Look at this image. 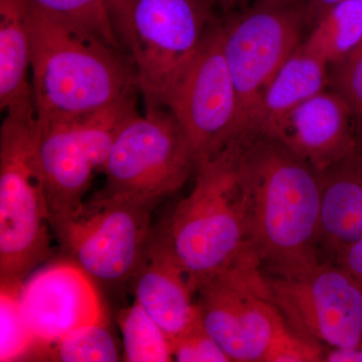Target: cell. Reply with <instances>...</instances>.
Masks as SVG:
<instances>
[{"label": "cell", "mask_w": 362, "mask_h": 362, "mask_svg": "<svg viewBox=\"0 0 362 362\" xmlns=\"http://www.w3.org/2000/svg\"><path fill=\"white\" fill-rule=\"evenodd\" d=\"M240 138L252 254L266 275H302L323 261L320 173L271 136Z\"/></svg>", "instance_id": "6da1fadb"}, {"label": "cell", "mask_w": 362, "mask_h": 362, "mask_svg": "<svg viewBox=\"0 0 362 362\" xmlns=\"http://www.w3.org/2000/svg\"><path fill=\"white\" fill-rule=\"evenodd\" d=\"M30 32L37 121L93 113L138 88L132 59H126L119 47L33 1Z\"/></svg>", "instance_id": "7a4b0ae2"}, {"label": "cell", "mask_w": 362, "mask_h": 362, "mask_svg": "<svg viewBox=\"0 0 362 362\" xmlns=\"http://www.w3.org/2000/svg\"><path fill=\"white\" fill-rule=\"evenodd\" d=\"M240 152L239 137L199 163L192 192L176 204L159 233H152L187 273L195 291L228 267L256 258L250 243L249 194Z\"/></svg>", "instance_id": "3957f363"}, {"label": "cell", "mask_w": 362, "mask_h": 362, "mask_svg": "<svg viewBox=\"0 0 362 362\" xmlns=\"http://www.w3.org/2000/svg\"><path fill=\"white\" fill-rule=\"evenodd\" d=\"M35 139V116L6 115L0 129V285H23L54 255Z\"/></svg>", "instance_id": "277c9868"}, {"label": "cell", "mask_w": 362, "mask_h": 362, "mask_svg": "<svg viewBox=\"0 0 362 362\" xmlns=\"http://www.w3.org/2000/svg\"><path fill=\"white\" fill-rule=\"evenodd\" d=\"M158 204L100 190L52 226L65 258L106 288L130 283L149 246Z\"/></svg>", "instance_id": "5b68a950"}, {"label": "cell", "mask_w": 362, "mask_h": 362, "mask_svg": "<svg viewBox=\"0 0 362 362\" xmlns=\"http://www.w3.org/2000/svg\"><path fill=\"white\" fill-rule=\"evenodd\" d=\"M197 159L185 130L164 106H147L124 121L102 173L103 192L159 204L195 173Z\"/></svg>", "instance_id": "8992f818"}, {"label": "cell", "mask_w": 362, "mask_h": 362, "mask_svg": "<svg viewBox=\"0 0 362 362\" xmlns=\"http://www.w3.org/2000/svg\"><path fill=\"white\" fill-rule=\"evenodd\" d=\"M137 111L135 93L101 110L37 121L35 153L51 226L85 201L95 173H102L124 121Z\"/></svg>", "instance_id": "52a82bcc"}, {"label": "cell", "mask_w": 362, "mask_h": 362, "mask_svg": "<svg viewBox=\"0 0 362 362\" xmlns=\"http://www.w3.org/2000/svg\"><path fill=\"white\" fill-rule=\"evenodd\" d=\"M216 0H133L123 42L147 106H162L168 90L213 25Z\"/></svg>", "instance_id": "ba28073f"}, {"label": "cell", "mask_w": 362, "mask_h": 362, "mask_svg": "<svg viewBox=\"0 0 362 362\" xmlns=\"http://www.w3.org/2000/svg\"><path fill=\"white\" fill-rule=\"evenodd\" d=\"M197 304L204 330L230 361L264 362L286 322L256 259H243L204 283Z\"/></svg>", "instance_id": "9c48e42d"}, {"label": "cell", "mask_w": 362, "mask_h": 362, "mask_svg": "<svg viewBox=\"0 0 362 362\" xmlns=\"http://www.w3.org/2000/svg\"><path fill=\"white\" fill-rule=\"evenodd\" d=\"M162 106L185 130L197 165L242 135L239 99L223 54L221 25L207 30Z\"/></svg>", "instance_id": "30bf717a"}, {"label": "cell", "mask_w": 362, "mask_h": 362, "mask_svg": "<svg viewBox=\"0 0 362 362\" xmlns=\"http://www.w3.org/2000/svg\"><path fill=\"white\" fill-rule=\"evenodd\" d=\"M304 1H256L221 25L223 54L239 99L242 135L251 129L272 78L302 44Z\"/></svg>", "instance_id": "8fae6325"}, {"label": "cell", "mask_w": 362, "mask_h": 362, "mask_svg": "<svg viewBox=\"0 0 362 362\" xmlns=\"http://www.w3.org/2000/svg\"><path fill=\"white\" fill-rule=\"evenodd\" d=\"M266 279L274 304L297 334L329 347L362 344V286L334 262L296 277Z\"/></svg>", "instance_id": "7c38bea8"}, {"label": "cell", "mask_w": 362, "mask_h": 362, "mask_svg": "<svg viewBox=\"0 0 362 362\" xmlns=\"http://www.w3.org/2000/svg\"><path fill=\"white\" fill-rule=\"evenodd\" d=\"M20 299L39 342L33 361L42 347L71 331L108 320L96 282L65 257L33 272L21 285Z\"/></svg>", "instance_id": "4fadbf2b"}, {"label": "cell", "mask_w": 362, "mask_h": 362, "mask_svg": "<svg viewBox=\"0 0 362 362\" xmlns=\"http://www.w3.org/2000/svg\"><path fill=\"white\" fill-rule=\"evenodd\" d=\"M263 134L275 138L318 173L337 163L357 145L351 108L332 89L295 107Z\"/></svg>", "instance_id": "5bb4252c"}, {"label": "cell", "mask_w": 362, "mask_h": 362, "mask_svg": "<svg viewBox=\"0 0 362 362\" xmlns=\"http://www.w3.org/2000/svg\"><path fill=\"white\" fill-rule=\"evenodd\" d=\"M130 283L134 301L153 319L170 343L201 323L197 291L189 278L152 237Z\"/></svg>", "instance_id": "9a60e30c"}, {"label": "cell", "mask_w": 362, "mask_h": 362, "mask_svg": "<svg viewBox=\"0 0 362 362\" xmlns=\"http://www.w3.org/2000/svg\"><path fill=\"white\" fill-rule=\"evenodd\" d=\"M320 247L325 261L362 238V144L321 171ZM324 261V259H323Z\"/></svg>", "instance_id": "2e32d148"}, {"label": "cell", "mask_w": 362, "mask_h": 362, "mask_svg": "<svg viewBox=\"0 0 362 362\" xmlns=\"http://www.w3.org/2000/svg\"><path fill=\"white\" fill-rule=\"evenodd\" d=\"M30 0H0V109L35 117L32 84Z\"/></svg>", "instance_id": "e0dca14e"}, {"label": "cell", "mask_w": 362, "mask_h": 362, "mask_svg": "<svg viewBox=\"0 0 362 362\" xmlns=\"http://www.w3.org/2000/svg\"><path fill=\"white\" fill-rule=\"evenodd\" d=\"M329 85V64L302 42L272 78L249 132L263 134L281 117Z\"/></svg>", "instance_id": "ac0fdd59"}, {"label": "cell", "mask_w": 362, "mask_h": 362, "mask_svg": "<svg viewBox=\"0 0 362 362\" xmlns=\"http://www.w3.org/2000/svg\"><path fill=\"white\" fill-rule=\"evenodd\" d=\"M304 44L330 66L337 65L362 42V0L333 6L311 26Z\"/></svg>", "instance_id": "d6986e66"}, {"label": "cell", "mask_w": 362, "mask_h": 362, "mask_svg": "<svg viewBox=\"0 0 362 362\" xmlns=\"http://www.w3.org/2000/svg\"><path fill=\"white\" fill-rule=\"evenodd\" d=\"M121 358L107 320L83 326L42 347L37 361L115 362Z\"/></svg>", "instance_id": "ffe728a7"}, {"label": "cell", "mask_w": 362, "mask_h": 362, "mask_svg": "<svg viewBox=\"0 0 362 362\" xmlns=\"http://www.w3.org/2000/svg\"><path fill=\"white\" fill-rule=\"evenodd\" d=\"M122 358L127 362L173 361L170 340L137 302L119 313Z\"/></svg>", "instance_id": "44dd1931"}, {"label": "cell", "mask_w": 362, "mask_h": 362, "mask_svg": "<svg viewBox=\"0 0 362 362\" xmlns=\"http://www.w3.org/2000/svg\"><path fill=\"white\" fill-rule=\"evenodd\" d=\"M21 286L0 285V361H32L39 342L21 308Z\"/></svg>", "instance_id": "7402d4cb"}, {"label": "cell", "mask_w": 362, "mask_h": 362, "mask_svg": "<svg viewBox=\"0 0 362 362\" xmlns=\"http://www.w3.org/2000/svg\"><path fill=\"white\" fill-rule=\"evenodd\" d=\"M47 13L90 30L120 49V37L112 16L109 0H32Z\"/></svg>", "instance_id": "603a6c76"}, {"label": "cell", "mask_w": 362, "mask_h": 362, "mask_svg": "<svg viewBox=\"0 0 362 362\" xmlns=\"http://www.w3.org/2000/svg\"><path fill=\"white\" fill-rule=\"evenodd\" d=\"M331 89L344 98L354 113L357 138L362 135V42L346 58L330 66Z\"/></svg>", "instance_id": "cb8c5ba5"}, {"label": "cell", "mask_w": 362, "mask_h": 362, "mask_svg": "<svg viewBox=\"0 0 362 362\" xmlns=\"http://www.w3.org/2000/svg\"><path fill=\"white\" fill-rule=\"evenodd\" d=\"M322 345L297 334L286 324L274 337L264 362H321Z\"/></svg>", "instance_id": "d4e9b609"}, {"label": "cell", "mask_w": 362, "mask_h": 362, "mask_svg": "<svg viewBox=\"0 0 362 362\" xmlns=\"http://www.w3.org/2000/svg\"><path fill=\"white\" fill-rule=\"evenodd\" d=\"M173 361L178 362H230V359L202 322L171 343Z\"/></svg>", "instance_id": "484cf974"}, {"label": "cell", "mask_w": 362, "mask_h": 362, "mask_svg": "<svg viewBox=\"0 0 362 362\" xmlns=\"http://www.w3.org/2000/svg\"><path fill=\"white\" fill-rule=\"evenodd\" d=\"M362 286V238L338 252L332 259Z\"/></svg>", "instance_id": "4316f807"}, {"label": "cell", "mask_w": 362, "mask_h": 362, "mask_svg": "<svg viewBox=\"0 0 362 362\" xmlns=\"http://www.w3.org/2000/svg\"><path fill=\"white\" fill-rule=\"evenodd\" d=\"M133 0H109V6L114 23H115L117 33L120 40H124L128 25H129L131 8Z\"/></svg>", "instance_id": "83f0119b"}, {"label": "cell", "mask_w": 362, "mask_h": 362, "mask_svg": "<svg viewBox=\"0 0 362 362\" xmlns=\"http://www.w3.org/2000/svg\"><path fill=\"white\" fill-rule=\"evenodd\" d=\"M343 1L346 0H305L303 7L305 25H313L324 13Z\"/></svg>", "instance_id": "f1b7e54d"}, {"label": "cell", "mask_w": 362, "mask_h": 362, "mask_svg": "<svg viewBox=\"0 0 362 362\" xmlns=\"http://www.w3.org/2000/svg\"><path fill=\"white\" fill-rule=\"evenodd\" d=\"M325 362H362V344L352 347H330L324 352Z\"/></svg>", "instance_id": "f546056e"}, {"label": "cell", "mask_w": 362, "mask_h": 362, "mask_svg": "<svg viewBox=\"0 0 362 362\" xmlns=\"http://www.w3.org/2000/svg\"><path fill=\"white\" fill-rule=\"evenodd\" d=\"M216 1L220 2L221 6H225L226 7H230L242 6V4H246V2L249 1V0H216ZM254 1H264L270 2V4H294V2L303 1V0H254Z\"/></svg>", "instance_id": "4dcf8cb0"}, {"label": "cell", "mask_w": 362, "mask_h": 362, "mask_svg": "<svg viewBox=\"0 0 362 362\" xmlns=\"http://www.w3.org/2000/svg\"><path fill=\"white\" fill-rule=\"evenodd\" d=\"M357 142L361 143L362 144V135L361 136V137L357 138Z\"/></svg>", "instance_id": "1f68e13d"}]
</instances>
